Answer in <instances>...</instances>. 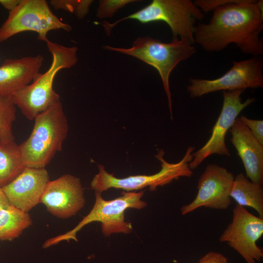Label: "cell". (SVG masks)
Segmentation results:
<instances>
[{"mask_svg":"<svg viewBox=\"0 0 263 263\" xmlns=\"http://www.w3.org/2000/svg\"><path fill=\"white\" fill-rule=\"evenodd\" d=\"M194 149L193 146L188 147L182 159L175 163L166 161L164 158V151L159 150L155 157L161 162V169L152 175H137L119 178L106 171L103 166L99 165L98 173L93 178L91 187L95 192L100 193L110 188L131 192L149 187L150 191H154L158 187L169 184L181 177H190L193 175L189 163L193 159Z\"/></svg>","mask_w":263,"mask_h":263,"instance_id":"7","label":"cell"},{"mask_svg":"<svg viewBox=\"0 0 263 263\" xmlns=\"http://www.w3.org/2000/svg\"><path fill=\"white\" fill-rule=\"evenodd\" d=\"M53 59L50 67L22 89L11 96V99L28 120H33L46 110L54 102L60 99L53 89L56 75L61 69L70 68L76 64L77 47H66L50 41H45Z\"/></svg>","mask_w":263,"mask_h":263,"instance_id":"3","label":"cell"},{"mask_svg":"<svg viewBox=\"0 0 263 263\" xmlns=\"http://www.w3.org/2000/svg\"><path fill=\"white\" fill-rule=\"evenodd\" d=\"M144 193L142 190L123 192L119 197L106 200L100 193L95 192V203L90 212L73 229L46 240L43 248H48L64 240L77 241V232L86 225L94 222L101 223L102 231L105 236L113 233H130L132 227L130 223L125 220V211L129 208L140 209L146 207L147 203L141 199Z\"/></svg>","mask_w":263,"mask_h":263,"instance_id":"6","label":"cell"},{"mask_svg":"<svg viewBox=\"0 0 263 263\" xmlns=\"http://www.w3.org/2000/svg\"><path fill=\"white\" fill-rule=\"evenodd\" d=\"M43 61L40 55L5 59L0 66V95L10 97L29 85L40 74Z\"/></svg>","mask_w":263,"mask_h":263,"instance_id":"16","label":"cell"},{"mask_svg":"<svg viewBox=\"0 0 263 263\" xmlns=\"http://www.w3.org/2000/svg\"><path fill=\"white\" fill-rule=\"evenodd\" d=\"M263 235V218L236 205L233 209L232 222L221 235L219 240L226 242L247 263L261 261L263 252L257 244Z\"/></svg>","mask_w":263,"mask_h":263,"instance_id":"10","label":"cell"},{"mask_svg":"<svg viewBox=\"0 0 263 263\" xmlns=\"http://www.w3.org/2000/svg\"><path fill=\"white\" fill-rule=\"evenodd\" d=\"M16 111L10 97L0 95V141H14L12 127L16 118Z\"/></svg>","mask_w":263,"mask_h":263,"instance_id":"20","label":"cell"},{"mask_svg":"<svg viewBox=\"0 0 263 263\" xmlns=\"http://www.w3.org/2000/svg\"><path fill=\"white\" fill-rule=\"evenodd\" d=\"M198 263H229L228 260L222 254L210 251L202 257Z\"/></svg>","mask_w":263,"mask_h":263,"instance_id":"25","label":"cell"},{"mask_svg":"<svg viewBox=\"0 0 263 263\" xmlns=\"http://www.w3.org/2000/svg\"><path fill=\"white\" fill-rule=\"evenodd\" d=\"M40 203L51 214L66 219L75 215L85 204L80 180L70 174L62 175L47 183Z\"/></svg>","mask_w":263,"mask_h":263,"instance_id":"13","label":"cell"},{"mask_svg":"<svg viewBox=\"0 0 263 263\" xmlns=\"http://www.w3.org/2000/svg\"><path fill=\"white\" fill-rule=\"evenodd\" d=\"M49 181L45 168L25 167L15 179L1 188L11 206L28 212L40 203Z\"/></svg>","mask_w":263,"mask_h":263,"instance_id":"14","label":"cell"},{"mask_svg":"<svg viewBox=\"0 0 263 263\" xmlns=\"http://www.w3.org/2000/svg\"><path fill=\"white\" fill-rule=\"evenodd\" d=\"M233 174L223 167L208 164L200 176L195 198L181 208L186 215L201 207L226 209L231 204L230 192L234 180Z\"/></svg>","mask_w":263,"mask_h":263,"instance_id":"12","label":"cell"},{"mask_svg":"<svg viewBox=\"0 0 263 263\" xmlns=\"http://www.w3.org/2000/svg\"><path fill=\"white\" fill-rule=\"evenodd\" d=\"M92 0H52L50 4L56 10L75 13L79 19H83L89 13Z\"/></svg>","mask_w":263,"mask_h":263,"instance_id":"21","label":"cell"},{"mask_svg":"<svg viewBox=\"0 0 263 263\" xmlns=\"http://www.w3.org/2000/svg\"><path fill=\"white\" fill-rule=\"evenodd\" d=\"M25 167L19 146L15 141H0V188L11 182Z\"/></svg>","mask_w":263,"mask_h":263,"instance_id":"18","label":"cell"},{"mask_svg":"<svg viewBox=\"0 0 263 263\" xmlns=\"http://www.w3.org/2000/svg\"><path fill=\"white\" fill-rule=\"evenodd\" d=\"M205 15L190 0H153L139 10L113 23L102 22L107 36L118 23L127 19L136 20L143 24L164 22L169 27L172 38H186L193 44V34L198 20Z\"/></svg>","mask_w":263,"mask_h":263,"instance_id":"5","label":"cell"},{"mask_svg":"<svg viewBox=\"0 0 263 263\" xmlns=\"http://www.w3.org/2000/svg\"><path fill=\"white\" fill-rule=\"evenodd\" d=\"M60 29L69 32L72 28L53 14L46 0H21L0 27V42L25 31L35 32L38 39L45 41L49 31Z\"/></svg>","mask_w":263,"mask_h":263,"instance_id":"8","label":"cell"},{"mask_svg":"<svg viewBox=\"0 0 263 263\" xmlns=\"http://www.w3.org/2000/svg\"><path fill=\"white\" fill-rule=\"evenodd\" d=\"M32 224L28 212L13 206L0 209V240L11 241Z\"/></svg>","mask_w":263,"mask_h":263,"instance_id":"19","label":"cell"},{"mask_svg":"<svg viewBox=\"0 0 263 263\" xmlns=\"http://www.w3.org/2000/svg\"><path fill=\"white\" fill-rule=\"evenodd\" d=\"M239 118L250 130L258 142L263 146V120L250 119L244 115H242Z\"/></svg>","mask_w":263,"mask_h":263,"instance_id":"23","label":"cell"},{"mask_svg":"<svg viewBox=\"0 0 263 263\" xmlns=\"http://www.w3.org/2000/svg\"><path fill=\"white\" fill-rule=\"evenodd\" d=\"M232 64L228 71L216 79L190 78L187 87L189 96L196 98L219 91H232L263 87V59L261 56L233 61Z\"/></svg>","mask_w":263,"mask_h":263,"instance_id":"9","label":"cell"},{"mask_svg":"<svg viewBox=\"0 0 263 263\" xmlns=\"http://www.w3.org/2000/svg\"><path fill=\"white\" fill-rule=\"evenodd\" d=\"M244 91H223V103L220 114L213 126L209 139L202 148L193 152V159L189 163V167L192 170L211 155H230L225 144L226 133L240 113L256 100L254 97L248 98L242 102L241 96Z\"/></svg>","mask_w":263,"mask_h":263,"instance_id":"11","label":"cell"},{"mask_svg":"<svg viewBox=\"0 0 263 263\" xmlns=\"http://www.w3.org/2000/svg\"><path fill=\"white\" fill-rule=\"evenodd\" d=\"M105 49L119 52L136 57L156 69L161 77L167 94L171 119H172V100L169 85L171 71L181 61L196 52L193 44L186 38H172L170 42L165 43L150 37H139L132 47L122 48L109 45Z\"/></svg>","mask_w":263,"mask_h":263,"instance_id":"4","label":"cell"},{"mask_svg":"<svg viewBox=\"0 0 263 263\" xmlns=\"http://www.w3.org/2000/svg\"><path fill=\"white\" fill-rule=\"evenodd\" d=\"M34 120L30 136L19 145L22 162L25 167L45 168L55 154L62 150L69 130L60 99L38 115Z\"/></svg>","mask_w":263,"mask_h":263,"instance_id":"2","label":"cell"},{"mask_svg":"<svg viewBox=\"0 0 263 263\" xmlns=\"http://www.w3.org/2000/svg\"><path fill=\"white\" fill-rule=\"evenodd\" d=\"M230 195L237 205L253 208L263 218L262 185L252 182L243 173H240L234 178Z\"/></svg>","mask_w":263,"mask_h":263,"instance_id":"17","label":"cell"},{"mask_svg":"<svg viewBox=\"0 0 263 263\" xmlns=\"http://www.w3.org/2000/svg\"><path fill=\"white\" fill-rule=\"evenodd\" d=\"M229 131L230 141L244 164L246 176L253 183H263V146L255 138L250 130L237 118Z\"/></svg>","mask_w":263,"mask_h":263,"instance_id":"15","label":"cell"},{"mask_svg":"<svg viewBox=\"0 0 263 263\" xmlns=\"http://www.w3.org/2000/svg\"><path fill=\"white\" fill-rule=\"evenodd\" d=\"M11 205L1 188H0V209L6 208Z\"/></svg>","mask_w":263,"mask_h":263,"instance_id":"27","label":"cell"},{"mask_svg":"<svg viewBox=\"0 0 263 263\" xmlns=\"http://www.w3.org/2000/svg\"><path fill=\"white\" fill-rule=\"evenodd\" d=\"M240 1V0H195L193 3L203 13H208L222 6Z\"/></svg>","mask_w":263,"mask_h":263,"instance_id":"24","label":"cell"},{"mask_svg":"<svg viewBox=\"0 0 263 263\" xmlns=\"http://www.w3.org/2000/svg\"><path fill=\"white\" fill-rule=\"evenodd\" d=\"M21 0H0V4L9 12L14 10Z\"/></svg>","mask_w":263,"mask_h":263,"instance_id":"26","label":"cell"},{"mask_svg":"<svg viewBox=\"0 0 263 263\" xmlns=\"http://www.w3.org/2000/svg\"><path fill=\"white\" fill-rule=\"evenodd\" d=\"M263 1L240 0L213 11L207 23L199 22L193 38L207 52H219L234 43L247 55H263Z\"/></svg>","mask_w":263,"mask_h":263,"instance_id":"1","label":"cell"},{"mask_svg":"<svg viewBox=\"0 0 263 263\" xmlns=\"http://www.w3.org/2000/svg\"><path fill=\"white\" fill-rule=\"evenodd\" d=\"M138 0H101L96 10V16L100 19L112 18L120 9Z\"/></svg>","mask_w":263,"mask_h":263,"instance_id":"22","label":"cell"}]
</instances>
